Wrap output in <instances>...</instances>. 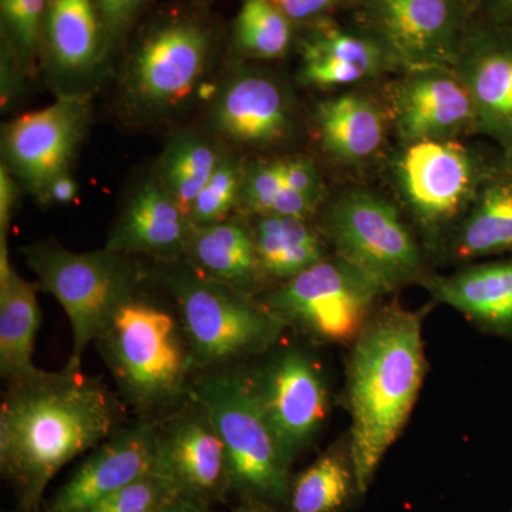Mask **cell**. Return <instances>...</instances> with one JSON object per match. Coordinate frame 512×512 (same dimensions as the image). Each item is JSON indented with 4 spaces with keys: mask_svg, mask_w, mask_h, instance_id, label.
<instances>
[{
    "mask_svg": "<svg viewBox=\"0 0 512 512\" xmlns=\"http://www.w3.org/2000/svg\"><path fill=\"white\" fill-rule=\"evenodd\" d=\"M126 404L100 377L63 367L6 383L0 470L20 512H40L47 485L74 458L123 427Z\"/></svg>",
    "mask_w": 512,
    "mask_h": 512,
    "instance_id": "6da1fadb",
    "label": "cell"
},
{
    "mask_svg": "<svg viewBox=\"0 0 512 512\" xmlns=\"http://www.w3.org/2000/svg\"><path fill=\"white\" fill-rule=\"evenodd\" d=\"M427 373L423 313L392 303L353 342L346 370L349 450L366 494L412 414Z\"/></svg>",
    "mask_w": 512,
    "mask_h": 512,
    "instance_id": "7a4b0ae2",
    "label": "cell"
},
{
    "mask_svg": "<svg viewBox=\"0 0 512 512\" xmlns=\"http://www.w3.org/2000/svg\"><path fill=\"white\" fill-rule=\"evenodd\" d=\"M143 285L121 303L94 345L124 404L138 419L157 420L190 397L197 367L170 296L160 301Z\"/></svg>",
    "mask_w": 512,
    "mask_h": 512,
    "instance_id": "3957f363",
    "label": "cell"
},
{
    "mask_svg": "<svg viewBox=\"0 0 512 512\" xmlns=\"http://www.w3.org/2000/svg\"><path fill=\"white\" fill-rule=\"evenodd\" d=\"M190 396L207 410L224 441L232 493L242 500L286 507L293 460L259 399L251 367L198 372Z\"/></svg>",
    "mask_w": 512,
    "mask_h": 512,
    "instance_id": "277c9868",
    "label": "cell"
},
{
    "mask_svg": "<svg viewBox=\"0 0 512 512\" xmlns=\"http://www.w3.org/2000/svg\"><path fill=\"white\" fill-rule=\"evenodd\" d=\"M158 274L180 316L197 373L245 365L271 352L288 330L258 298L207 278L187 262L161 264Z\"/></svg>",
    "mask_w": 512,
    "mask_h": 512,
    "instance_id": "5b68a950",
    "label": "cell"
},
{
    "mask_svg": "<svg viewBox=\"0 0 512 512\" xmlns=\"http://www.w3.org/2000/svg\"><path fill=\"white\" fill-rule=\"evenodd\" d=\"M26 264L43 291L55 296L69 318L72 352L66 369L82 370L83 356L128 296L147 274L131 255L103 248L74 252L55 239L22 248Z\"/></svg>",
    "mask_w": 512,
    "mask_h": 512,
    "instance_id": "8992f818",
    "label": "cell"
},
{
    "mask_svg": "<svg viewBox=\"0 0 512 512\" xmlns=\"http://www.w3.org/2000/svg\"><path fill=\"white\" fill-rule=\"evenodd\" d=\"M382 295L375 282L335 255L325 256L258 299L286 329L313 343L340 345L355 342Z\"/></svg>",
    "mask_w": 512,
    "mask_h": 512,
    "instance_id": "52a82bcc",
    "label": "cell"
},
{
    "mask_svg": "<svg viewBox=\"0 0 512 512\" xmlns=\"http://www.w3.org/2000/svg\"><path fill=\"white\" fill-rule=\"evenodd\" d=\"M336 255L384 293L426 278L419 244L392 202L367 191L340 195L322 221Z\"/></svg>",
    "mask_w": 512,
    "mask_h": 512,
    "instance_id": "ba28073f",
    "label": "cell"
},
{
    "mask_svg": "<svg viewBox=\"0 0 512 512\" xmlns=\"http://www.w3.org/2000/svg\"><path fill=\"white\" fill-rule=\"evenodd\" d=\"M212 37L200 20L181 16L154 26L138 43L123 80L131 109L163 113L183 103L207 72Z\"/></svg>",
    "mask_w": 512,
    "mask_h": 512,
    "instance_id": "9c48e42d",
    "label": "cell"
},
{
    "mask_svg": "<svg viewBox=\"0 0 512 512\" xmlns=\"http://www.w3.org/2000/svg\"><path fill=\"white\" fill-rule=\"evenodd\" d=\"M497 161L487 163L451 138L407 143L396 161L397 185L417 222L439 231L470 210Z\"/></svg>",
    "mask_w": 512,
    "mask_h": 512,
    "instance_id": "30bf717a",
    "label": "cell"
},
{
    "mask_svg": "<svg viewBox=\"0 0 512 512\" xmlns=\"http://www.w3.org/2000/svg\"><path fill=\"white\" fill-rule=\"evenodd\" d=\"M89 120L87 96H60L45 109L16 117L3 127V164L42 202L52 181L69 173Z\"/></svg>",
    "mask_w": 512,
    "mask_h": 512,
    "instance_id": "8fae6325",
    "label": "cell"
},
{
    "mask_svg": "<svg viewBox=\"0 0 512 512\" xmlns=\"http://www.w3.org/2000/svg\"><path fill=\"white\" fill-rule=\"evenodd\" d=\"M251 372L265 412L295 460L311 446L328 417L325 375L316 360L296 346L278 350Z\"/></svg>",
    "mask_w": 512,
    "mask_h": 512,
    "instance_id": "7c38bea8",
    "label": "cell"
},
{
    "mask_svg": "<svg viewBox=\"0 0 512 512\" xmlns=\"http://www.w3.org/2000/svg\"><path fill=\"white\" fill-rule=\"evenodd\" d=\"M157 467L184 495L212 507L232 493L231 468L217 427L197 400L188 397L156 420Z\"/></svg>",
    "mask_w": 512,
    "mask_h": 512,
    "instance_id": "4fadbf2b",
    "label": "cell"
},
{
    "mask_svg": "<svg viewBox=\"0 0 512 512\" xmlns=\"http://www.w3.org/2000/svg\"><path fill=\"white\" fill-rule=\"evenodd\" d=\"M156 468V420L138 419L94 448L40 512L87 511Z\"/></svg>",
    "mask_w": 512,
    "mask_h": 512,
    "instance_id": "5bb4252c",
    "label": "cell"
},
{
    "mask_svg": "<svg viewBox=\"0 0 512 512\" xmlns=\"http://www.w3.org/2000/svg\"><path fill=\"white\" fill-rule=\"evenodd\" d=\"M369 10L387 53L409 72L457 62V0H370Z\"/></svg>",
    "mask_w": 512,
    "mask_h": 512,
    "instance_id": "9a60e30c",
    "label": "cell"
},
{
    "mask_svg": "<svg viewBox=\"0 0 512 512\" xmlns=\"http://www.w3.org/2000/svg\"><path fill=\"white\" fill-rule=\"evenodd\" d=\"M394 126L406 143L450 140L477 131L476 107L466 84L447 67L413 70L390 99Z\"/></svg>",
    "mask_w": 512,
    "mask_h": 512,
    "instance_id": "2e32d148",
    "label": "cell"
},
{
    "mask_svg": "<svg viewBox=\"0 0 512 512\" xmlns=\"http://www.w3.org/2000/svg\"><path fill=\"white\" fill-rule=\"evenodd\" d=\"M103 20L94 0H49L43 26L42 55L60 96H87L106 57Z\"/></svg>",
    "mask_w": 512,
    "mask_h": 512,
    "instance_id": "e0dca14e",
    "label": "cell"
},
{
    "mask_svg": "<svg viewBox=\"0 0 512 512\" xmlns=\"http://www.w3.org/2000/svg\"><path fill=\"white\" fill-rule=\"evenodd\" d=\"M456 64L476 107L478 133L512 156V32L481 30L458 52Z\"/></svg>",
    "mask_w": 512,
    "mask_h": 512,
    "instance_id": "ac0fdd59",
    "label": "cell"
},
{
    "mask_svg": "<svg viewBox=\"0 0 512 512\" xmlns=\"http://www.w3.org/2000/svg\"><path fill=\"white\" fill-rule=\"evenodd\" d=\"M211 121L215 130L232 143L271 146L291 128V103L275 77L241 70L229 76L218 90Z\"/></svg>",
    "mask_w": 512,
    "mask_h": 512,
    "instance_id": "d6986e66",
    "label": "cell"
},
{
    "mask_svg": "<svg viewBox=\"0 0 512 512\" xmlns=\"http://www.w3.org/2000/svg\"><path fill=\"white\" fill-rule=\"evenodd\" d=\"M190 229V220L154 178L131 195L104 248L173 264L184 261Z\"/></svg>",
    "mask_w": 512,
    "mask_h": 512,
    "instance_id": "ffe728a7",
    "label": "cell"
},
{
    "mask_svg": "<svg viewBox=\"0 0 512 512\" xmlns=\"http://www.w3.org/2000/svg\"><path fill=\"white\" fill-rule=\"evenodd\" d=\"M184 262L207 278L254 298H259L268 284L254 231L239 218L204 227L191 224Z\"/></svg>",
    "mask_w": 512,
    "mask_h": 512,
    "instance_id": "44dd1931",
    "label": "cell"
},
{
    "mask_svg": "<svg viewBox=\"0 0 512 512\" xmlns=\"http://www.w3.org/2000/svg\"><path fill=\"white\" fill-rule=\"evenodd\" d=\"M420 285L434 301L463 313L485 332L512 338V256L451 276L427 275Z\"/></svg>",
    "mask_w": 512,
    "mask_h": 512,
    "instance_id": "7402d4cb",
    "label": "cell"
},
{
    "mask_svg": "<svg viewBox=\"0 0 512 512\" xmlns=\"http://www.w3.org/2000/svg\"><path fill=\"white\" fill-rule=\"evenodd\" d=\"M40 325L37 288L16 272L8 242H0V376L6 383L39 372L33 355Z\"/></svg>",
    "mask_w": 512,
    "mask_h": 512,
    "instance_id": "603a6c76",
    "label": "cell"
},
{
    "mask_svg": "<svg viewBox=\"0 0 512 512\" xmlns=\"http://www.w3.org/2000/svg\"><path fill=\"white\" fill-rule=\"evenodd\" d=\"M382 47L338 26L320 23L302 49V80L320 89L349 86L382 70Z\"/></svg>",
    "mask_w": 512,
    "mask_h": 512,
    "instance_id": "cb8c5ba5",
    "label": "cell"
},
{
    "mask_svg": "<svg viewBox=\"0 0 512 512\" xmlns=\"http://www.w3.org/2000/svg\"><path fill=\"white\" fill-rule=\"evenodd\" d=\"M512 252V156L501 153L461 222L454 254L461 259Z\"/></svg>",
    "mask_w": 512,
    "mask_h": 512,
    "instance_id": "d4e9b609",
    "label": "cell"
},
{
    "mask_svg": "<svg viewBox=\"0 0 512 512\" xmlns=\"http://www.w3.org/2000/svg\"><path fill=\"white\" fill-rule=\"evenodd\" d=\"M316 123L322 146L343 163L357 164L375 156L386 136V123L376 103L360 94H342L318 107Z\"/></svg>",
    "mask_w": 512,
    "mask_h": 512,
    "instance_id": "484cf974",
    "label": "cell"
},
{
    "mask_svg": "<svg viewBox=\"0 0 512 512\" xmlns=\"http://www.w3.org/2000/svg\"><path fill=\"white\" fill-rule=\"evenodd\" d=\"M252 231L268 282L284 284L326 256L318 232L305 218L261 215Z\"/></svg>",
    "mask_w": 512,
    "mask_h": 512,
    "instance_id": "4316f807",
    "label": "cell"
},
{
    "mask_svg": "<svg viewBox=\"0 0 512 512\" xmlns=\"http://www.w3.org/2000/svg\"><path fill=\"white\" fill-rule=\"evenodd\" d=\"M360 495L349 444H333L292 477L285 512H348Z\"/></svg>",
    "mask_w": 512,
    "mask_h": 512,
    "instance_id": "83f0119b",
    "label": "cell"
},
{
    "mask_svg": "<svg viewBox=\"0 0 512 512\" xmlns=\"http://www.w3.org/2000/svg\"><path fill=\"white\" fill-rule=\"evenodd\" d=\"M221 154L211 140L194 133L178 134L165 147L154 178L188 220Z\"/></svg>",
    "mask_w": 512,
    "mask_h": 512,
    "instance_id": "f1b7e54d",
    "label": "cell"
},
{
    "mask_svg": "<svg viewBox=\"0 0 512 512\" xmlns=\"http://www.w3.org/2000/svg\"><path fill=\"white\" fill-rule=\"evenodd\" d=\"M234 42L244 56L281 59L291 46V20L274 0H242L234 23Z\"/></svg>",
    "mask_w": 512,
    "mask_h": 512,
    "instance_id": "f546056e",
    "label": "cell"
},
{
    "mask_svg": "<svg viewBox=\"0 0 512 512\" xmlns=\"http://www.w3.org/2000/svg\"><path fill=\"white\" fill-rule=\"evenodd\" d=\"M49 0H0L3 46L26 77L36 72L42 55L43 26Z\"/></svg>",
    "mask_w": 512,
    "mask_h": 512,
    "instance_id": "4dcf8cb0",
    "label": "cell"
},
{
    "mask_svg": "<svg viewBox=\"0 0 512 512\" xmlns=\"http://www.w3.org/2000/svg\"><path fill=\"white\" fill-rule=\"evenodd\" d=\"M244 170L237 158L221 154L210 180L194 202L190 222L195 227L217 224L228 220L229 214L239 205Z\"/></svg>",
    "mask_w": 512,
    "mask_h": 512,
    "instance_id": "1f68e13d",
    "label": "cell"
},
{
    "mask_svg": "<svg viewBox=\"0 0 512 512\" xmlns=\"http://www.w3.org/2000/svg\"><path fill=\"white\" fill-rule=\"evenodd\" d=\"M181 495L177 481L157 467L84 512H161Z\"/></svg>",
    "mask_w": 512,
    "mask_h": 512,
    "instance_id": "d6a6232c",
    "label": "cell"
},
{
    "mask_svg": "<svg viewBox=\"0 0 512 512\" xmlns=\"http://www.w3.org/2000/svg\"><path fill=\"white\" fill-rule=\"evenodd\" d=\"M285 188L281 161H259L244 170L239 205L255 217L271 212L276 195Z\"/></svg>",
    "mask_w": 512,
    "mask_h": 512,
    "instance_id": "836d02e7",
    "label": "cell"
},
{
    "mask_svg": "<svg viewBox=\"0 0 512 512\" xmlns=\"http://www.w3.org/2000/svg\"><path fill=\"white\" fill-rule=\"evenodd\" d=\"M109 42L126 35L148 0H94Z\"/></svg>",
    "mask_w": 512,
    "mask_h": 512,
    "instance_id": "e575fe53",
    "label": "cell"
},
{
    "mask_svg": "<svg viewBox=\"0 0 512 512\" xmlns=\"http://www.w3.org/2000/svg\"><path fill=\"white\" fill-rule=\"evenodd\" d=\"M282 177L285 187L302 194L319 198L322 192V180L316 165L308 158H289L281 161Z\"/></svg>",
    "mask_w": 512,
    "mask_h": 512,
    "instance_id": "d590c367",
    "label": "cell"
},
{
    "mask_svg": "<svg viewBox=\"0 0 512 512\" xmlns=\"http://www.w3.org/2000/svg\"><path fill=\"white\" fill-rule=\"evenodd\" d=\"M18 202V180L2 164L0 168V242H8L10 220Z\"/></svg>",
    "mask_w": 512,
    "mask_h": 512,
    "instance_id": "8d00e7d4",
    "label": "cell"
},
{
    "mask_svg": "<svg viewBox=\"0 0 512 512\" xmlns=\"http://www.w3.org/2000/svg\"><path fill=\"white\" fill-rule=\"evenodd\" d=\"M333 2L335 0H274L275 5L291 22L316 18L320 13L328 10Z\"/></svg>",
    "mask_w": 512,
    "mask_h": 512,
    "instance_id": "74e56055",
    "label": "cell"
},
{
    "mask_svg": "<svg viewBox=\"0 0 512 512\" xmlns=\"http://www.w3.org/2000/svg\"><path fill=\"white\" fill-rule=\"evenodd\" d=\"M79 194V185L69 173L59 175L52 181L40 204H70Z\"/></svg>",
    "mask_w": 512,
    "mask_h": 512,
    "instance_id": "f35d334b",
    "label": "cell"
},
{
    "mask_svg": "<svg viewBox=\"0 0 512 512\" xmlns=\"http://www.w3.org/2000/svg\"><path fill=\"white\" fill-rule=\"evenodd\" d=\"M494 26L512 32V0H485Z\"/></svg>",
    "mask_w": 512,
    "mask_h": 512,
    "instance_id": "ab89813d",
    "label": "cell"
},
{
    "mask_svg": "<svg viewBox=\"0 0 512 512\" xmlns=\"http://www.w3.org/2000/svg\"><path fill=\"white\" fill-rule=\"evenodd\" d=\"M161 512H211V507L198 503L187 495H181L180 498H177Z\"/></svg>",
    "mask_w": 512,
    "mask_h": 512,
    "instance_id": "60d3db41",
    "label": "cell"
},
{
    "mask_svg": "<svg viewBox=\"0 0 512 512\" xmlns=\"http://www.w3.org/2000/svg\"><path fill=\"white\" fill-rule=\"evenodd\" d=\"M228 512H279V508L261 503V501L242 500L241 504Z\"/></svg>",
    "mask_w": 512,
    "mask_h": 512,
    "instance_id": "b9f144b4",
    "label": "cell"
}]
</instances>
